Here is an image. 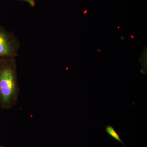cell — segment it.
Masks as SVG:
<instances>
[{
  "label": "cell",
  "mask_w": 147,
  "mask_h": 147,
  "mask_svg": "<svg viewBox=\"0 0 147 147\" xmlns=\"http://www.w3.org/2000/svg\"><path fill=\"white\" fill-rule=\"evenodd\" d=\"M19 92L16 59H0V107L7 110L13 108Z\"/></svg>",
  "instance_id": "1"
},
{
  "label": "cell",
  "mask_w": 147,
  "mask_h": 147,
  "mask_svg": "<svg viewBox=\"0 0 147 147\" xmlns=\"http://www.w3.org/2000/svg\"><path fill=\"white\" fill-rule=\"evenodd\" d=\"M20 47L21 43L14 33L0 26V59H15Z\"/></svg>",
  "instance_id": "2"
},
{
  "label": "cell",
  "mask_w": 147,
  "mask_h": 147,
  "mask_svg": "<svg viewBox=\"0 0 147 147\" xmlns=\"http://www.w3.org/2000/svg\"><path fill=\"white\" fill-rule=\"evenodd\" d=\"M105 131L108 133V135L111 136L113 139H115L116 141L119 142L121 144L125 146L126 147L124 144L122 140L121 139L118 133L116 131L115 129L112 125H108L105 127Z\"/></svg>",
  "instance_id": "3"
},
{
  "label": "cell",
  "mask_w": 147,
  "mask_h": 147,
  "mask_svg": "<svg viewBox=\"0 0 147 147\" xmlns=\"http://www.w3.org/2000/svg\"><path fill=\"white\" fill-rule=\"evenodd\" d=\"M18 1L26 2L28 3L32 7H34L36 5L35 0H18Z\"/></svg>",
  "instance_id": "4"
},
{
  "label": "cell",
  "mask_w": 147,
  "mask_h": 147,
  "mask_svg": "<svg viewBox=\"0 0 147 147\" xmlns=\"http://www.w3.org/2000/svg\"><path fill=\"white\" fill-rule=\"evenodd\" d=\"M131 39H133L134 38V36L133 35H131Z\"/></svg>",
  "instance_id": "5"
},
{
  "label": "cell",
  "mask_w": 147,
  "mask_h": 147,
  "mask_svg": "<svg viewBox=\"0 0 147 147\" xmlns=\"http://www.w3.org/2000/svg\"><path fill=\"white\" fill-rule=\"evenodd\" d=\"M97 51H98V52H101V50H99V49H97Z\"/></svg>",
  "instance_id": "6"
},
{
  "label": "cell",
  "mask_w": 147,
  "mask_h": 147,
  "mask_svg": "<svg viewBox=\"0 0 147 147\" xmlns=\"http://www.w3.org/2000/svg\"><path fill=\"white\" fill-rule=\"evenodd\" d=\"M121 40H123V38H124V37L123 36H121Z\"/></svg>",
  "instance_id": "7"
}]
</instances>
